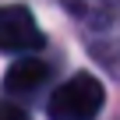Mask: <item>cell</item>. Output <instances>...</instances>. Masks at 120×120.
Returning a JSON list of instances; mask_svg holds the SVG:
<instances>
[{
	"instance_id": "1",
	"label": "cell",
	"mask_w": 120,
	"mask_h": 120,
	"mask_svg": "<svg viewBox=\"0 0 120 120\" xmlns=\"http://www.w3.org/2000/svg\"><path fill=\"white\" fill-rule=\"evenodd\" d=\"M106 102V88L95 74L81 71L74 78H67L60 85L49 102H46V116L49 120H95L99 109Z\"/></svg>"
},
{
	"instance_id": "2",
	"label": "cell",
	"mask_w": 120,
	"mask_h": 120,
	"mask_svg": "<svg viewBox=\"0 0 120 120\" xmlns=\"http://www.w3.org/2000/svg\"><path fill=\"white\" fill-rule=\"evenodd\" d=\"M42 46V32L28 7L7 4L0 7V53H32Z\"/></svg>"
},
{
	"instance_id": "3",
	"label": "cell",
	"mask_w": 120,
	"mask_h": 120,
	"mask_svg": "<svg viewBox=\"0 0 120 120\" xmlns=\"http://www.w3.org/2000/svg\"><path fill=\"white\" fill-rule=\"evenodd\" d=\"M46 78H49V64H46V60L21 56V60H14V64L7 67V74H4V92L7 95H32V92H39L46 85Z\"/></svg>"
},
{
	"instance_id": "4",
	"label": "cell",
	"mask_w": 120,
	"mask_h": 120,
	"mask_svg": "<svg viewBox=\"0 0 120 120\" xmlns=\"http://www.w3.org/2000/svg\"><path fill=\"white\" fill-rule=\"evenodd\" d=\"M0 120H32V116L14 102H0Z\"/></svg>"
}]
</instances>
